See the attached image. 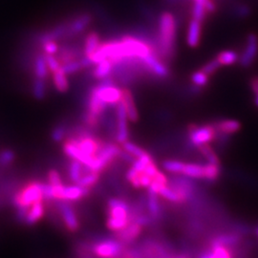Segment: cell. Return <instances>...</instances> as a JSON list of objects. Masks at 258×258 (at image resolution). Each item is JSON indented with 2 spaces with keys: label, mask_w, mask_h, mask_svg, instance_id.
Instances as JSON below:
<instances>
[{
  "label": "cell",
  "mask_w": 258,
  "mask_h": 258,
  "mask_svg": "<svg viewBox=\"0 0 258 258\" xmlns=\"http://www.w3.org/2000/svg\"><path fill=\"white\" fill-rule=\"evenodd\" d=\"M176 20L169 12H164L159 19V51L161 55L169 59L175 53Z\"/></svg>",
  "instance_id": "cell-1"
},
{
  "label": "cell",
  "mask_w": 258,
  "mask_h": 258,
  "mask_svg": "<svg viewBox=\"0 0 258 258\" xmlns=\"http://www.w3.org/2000/svg\"><path fill=\"white\" fill-rule=\"evenodd\" d=\"M47 177H48V184H50L51 185H53V186L63 184L61 176L59 174V172L56 171L55 169H51L48 172Z\"/></svg>",
  "instance_id": "cell-44"
},
{
  "label": "cell",
  "mask_w": 258,
  "mask_h": 258,
  "mask_svg": "<svg viewBox=\"0 0 258 258\" xmlns=\"http://www.w3.org/2000/svg\"><path fill=\"white\" fill-rule=\"evenodd\" d=\"M45 212H46V209L43 201L33 204L28 210L23 224L28 227H32L36 225L43 218V216L45 215Z\"/></svg>",
  "instance_id": "cell-15"
},
{
  "label": "cell",
  "mask_w": 258,
  "mask_h": 258,
  "mask_svg": "<svg viewBox=\"0 0 258 258\" xmlns=\"http://www.w3.org/2000/svg\"><path fill=\"white\" fill-rule=\"evenodd\" d=\"M249 86L252 93L254 94V96H258V77H253L250 79L249 82Z\"/></svg>",
  "instance_id": "cell-49"
},
{
  "label": "cell",
  "mask_w": 258,
  "mask_h": 258,
  "mask_svg": "<svg viewBox=\"0 0 258 258\" xmlns=\"http://www.w3.org/2000/svg\"><path fill=\"white\" fill-rule=\"evenodd\" d=\"M147 208L148 215L151 218V221H158L162 216V207L159 201V194L148 189Z\"/></svg>",
  "instance_id": "cell-16"
},
{
  "label": "cell",
  "mask_w": 258,
  "mask_h": 258,
  "mask_svg": "<svg viewBox=\"0 0 258 258\" xmlns=\"http://www.w3.org/2000/svg\"><path fill=\"white\" fill-rule=\"evenodd\" d=\"M92 90L107 105L116 106L121 101V89L115 86V83L109 78L102 80L101 83L93 87Z\"/></svg>",
  "instance_id": "cell-5"
},
{
  "label": "cell",
  "mask_w": 258,
  "mask_h": 258,
  "mask_svg": "<svg viewBox=\"0 0 258 258\" xmlns=\"http://www.w3.org/2000/svg\"><path fill=\"white\" fill-rule=\"evenodd\" d=\"M100 45H101V38L99 34L97 32H90L89 34H87L84 40V48H83L84 55L90 58L95 54V52L97 51V49Z\"/></svg>",
  "instance_id": "cell-22"
},
{
  "label": "cell",
  "mask_w": 258,
  "mask_h": 258,
  "mask_svg": "<svg viewBox=\"0 0 258 258\" xmlns=\"http://www.w3.org/2000/svg\"><path fill=\"white\" fill-rule=\"evenodd\" d=\"M53 197L54 200H59V201H66V202H74L82 200L83 198L87 197L91 190L90 188L83 187L78 184H72V185H55L53 186Z\"/></svg>",
  "instance_id": "cell-7"
},
{
  "label": "cell",
  "mask_w": 258,
  "mask_h": 258,
  "mask_svg": "<svg viewBox=\"0 0 258 258\" xmlns=\"http://www.w3.org/2000/svg\"><path fill=\"white\" fill-rule=\"evenodd\" d=\"M116 116H117V133H116V141L119 144H123L128 141L129 131L127 125V115L124 109L123 104L121 102L116 105Z\"/></svg>",
  "instance_id": "cell-11"
},
{
  "label": "cell",
  "mask_w": 258,
  "mask_h": 258,
  "mask_svg": "<svg viewBox=\"0 0 258 258\" xmlns=\"http://www.w3.org/2000/svg\"><path fill=\"white\" fill-rule=\"evenodd\" d=\"M83 174V164L77 160H72L68 166V175H69L70 181L73 184H76Z\"/></svg>",
  "instance_id": "cell-30"
},
{
  "label": "cell",
  "mask_w": 258,
  "mask_h": 258,
  "mask_svg": "<svg viewBox=\"0 0 258 258\" xmlns=\"http://www.w3.org/2000/svg\"><path fill=\"white\" fill-rule=\"evenodd\" d=\"M184 163L177 160H166L163 163V167L167 172L175 173V174H182Z\"/></svg>",
  "instance_id": "cell-35"
},
{
  "label": "cell",
  "mask_w": 258,
  "mask_h": 258,
  "mask_svg": "<svg viewBox=\"0 0 258 258\" xmlns=\"http://www.w3.org/2000/svg\"><path fill=\"white\" fill-rule=\"evenodd\" d=\"M34 72H35L36 78L37 79L45 80L48 77L49 69H48L46 61H45L44 54H40L36 56L35 64H34Z\"/></svg>",
  "instance_id": "cell-25"
},
{
  "label": "cell",
  "mask_w": 258,
  "mask_h": 258,
  "mask_svg": "<svg viewBox=\"0 0 258 258\" xmlns=\"http://www.w3.org/2000/svg\"><path fill=\"white\" fill-rule=\"evenodd\" d=\"M107 106L108 105L102 102V100L97 96V94L91 89V91L88 94L87 102H86L87 112L92 113L98 117H101L107 109Z\"/></svg>",
  "instance_id": "cell-19"
},
{
  "label": "cell",
  "mask_w": 258,
  "mask_h": 258,
  "mask_svg": "<svg viewBox=\"0 0 258 258\" xmlns=\"http://www.w3.org/2000/svg\"><path fill=\"white\" fill-rule=\"evenodd\" d=\"M209 78L210 77L208 75L205 74L203 71L199 70V71H196V72H194V74L191 75V82L196 87L201 88V87H205V86L208 85Z\"/></svg>",
  "instance_id": "cell-36"
},
{
  "label": "cell",
  "mask_w": 258,
  "mask_h": 258,
  "mask_svg": "<svg viewBox=\"0 0 258 258\" xmlns=\"http://www.w3.org/2000/svg\"><path fill=\"white\" fill-rule=\"evenodd\" d=\"M91 22H92V17L89 14L81 15L67 25L66 35L74 36L77 34H80L83 32Z\"/></svg>",
  "instance_id": "cell-18"
},
{
  "label": "cell",
  "mask_w": 258,
  "mask_h": 258,
  "mask_svg": "<svg viewBox=\"0 0 258 258\" xmlns=\"http://www.w3.org/2000/svg\"><path fill=\"white\" fill-rule=\"evenodd\" d=\"M208 15V12L204 8L202 5L199 3L194 2V7H192V19H196L200 22H203L206 19V17Z\"/></svg>",
  "instance_id": "cell-40"
},
{
  "label": "cell",
  "mask_w": 258,
  "mask_h": 258,
  "mask_svg": "<svg viewBox=\"0 0 258 258\" xmlns=\"http://www.w3.org/2000/svg\"><path fill=\"white\" fill-rule=\"evenodd\" d=\"M221 66H231L239 61V55L232 50H225L215 57Z\"/></svg>",
  "instance_id": "cell-26"
},
{
  "label": "cell",
  "mask_w": 258,
  "mask_h": 258,
  "mask_svg": "<svg viewBox=\"0 0 258 258\" xmlns=\"http://www.w3.org/2000/svg\"><path fill=\"white\" fill-rule=\"evenodd\" d=\"M60 69L63 71L65 75H72L79 72L80 70H82V66L80 63V60H73L70 62H67L64 64H61Z\"/></svg>",
  "instance_id": "cell-38"
},
{
  "label": "cell",
  "mask_w": 258,
  "mask_h": 258,
  "mask_svg": "<svg viewBox=\"0 0 258 258\" xmlns=\"http://www.w3.org/2000/svg\"><path fill=\"white\" fill-rule=\"evenodd\" d=\"M182 174L194 179H204L205 166L198 164H184Z\"/></svg>",
  "instance_id": "cell-27"
},
{
  "label": "cell",
  "mask_w": 258,
  "mask_h": 258,
  "mask_svg": "<svg viewBox=\"0 0 258 258\" xmlns=\"http://www.w3.org/2000/svg\"><path fill=\"white\" fill-rule=\"evenodd\" d=\"M121 92H122V97H121V101L120 102L124 106V109H125V112H126L128 120L130 121H132V122L138 121V109L136 107L135 100H134V97H133L132 93L127 88L121 89Z\"/></svg>",
  "instance_id": "cell-14"
},
{
  "label": "cell",
  "mask_w": 258,
  "mask_h": 258,
  "mask_svg": "<svg viewBox=\"0 0 258 258\" xmlns=\"http://www.w3.org/2000/svg\"><path fill=\"white\" fill-rule=\"evenodd\" d=\"M143 229L144 227L139 223L130 222L124 229L115 232V238L121 244L128 246L129 244L133 243L142 234Z\"/></svg>",
  "instance_id": "cell-12"
},
{
  "label": "cell",
  "mask_w": 258,
  "mask_h": 258,
  "mask_svg": "<svg viewBox=\"0 0 258 258\" xmlns=\"http://www.w3.org/2000/svg\"><path fill=\"white\" fill-rule=\"evenodd\" d=\"M194 1L202 5L206 11L208 12V14H212L216 10V6H215V3L213 2V0H194Z\"/></svg>",
  "instance_id": "cell-47"
},
{
  "label": "cell",
  "mask_w": 258,
  "mask_h": 258,
  "mask_svg": "<svg viewBox=\"0 0 258 258\" xmlns=\"http://www.w3.org/2000/svg\"><path fill=\"white\" fill-rule=\"evenodd\" d=\"M173 258H191L190 257V254L187 253V252H180V253H177L175 256H172Z\"/></svg>",
  "instance_id": "cell-51"
},
{
  "label": "cell",
  "mask_w": 258,
  "mask_h": 258,
  "mask_svg": "<svg viewBox=\"0 0 258 258\" xmlns=\"http://www.w3.org/2000/svg\"><path fill=\"white\" fill-rule=\"evenodd\" d=\"M237 14L239 17H242V18L247 17L249 14V9L246 6H240L239 8L237 9Z\"/></svg>",
  "instance_id": "cell-50"
},
{
  "label": "cell",
  "mask_w": 258,
  "mask_h": 258,
  "mask_svg": "<svg viewBox=\"0 0 258 258\" xmlns=\"http://www.w3.org/2000/svg\"><path fill=\"white\" fill-rule=\"evenodd\" d=\"M239 236L235 233H223L214 236L210 240L209 246H226V247H233L236 246L240 242Z\"/></svg>",
  "instance_id": "cell-20"
},
{
  "label": "cell",
  "mask_w": 258,
  "mask_h": 258,
  "mask_svg": "<svg viewBox=\"0 0 258 258\" xmlns=\"http://www.w3.org/2000/svg\"><path fill=\"white\" fill-rule=\"evenodd\" d=\"M120 258H146L139 249L138 247H128L125 246L122 250Z\"/></svg>",
  "instance_id": "cell-37"
},
{
  "label": "cell",
  "mask_w": 258,
  "mask_h": 258,
  "mask_svg": "<svg viewBox=\"0 0 258 258\" xmlns=\"http://www.w3.org/2000/svg\"><path fill=\"white\" fill-rule=\"evenodd\" d=\"M158 171H159V169H158V167H157L156 164L152 161V162H150V163L148 164V166L145 167V169H144L143 172L146 173L147 175L151 177V178L153 179V177L156 175V173Z\"/></svg>",
  "instance_id": "cell-48"
},
{
  "label": "cell",
  "mask_w": 258,
  "mask_h": 258,
  "mask_svg": "<svg viewBox=\"0 0 258 258\" xmlns=\"http://www.w3.org/2000/svg\"><path fill=\"white\" fill-rule=\"evenodd\" d=\"M144 63L147 66L149 71H151L153 74L159 78H167L169 75V70L164 62L161 61L159 56L154 53L151 52L149 55H147L142 59Z\"/></svg>",
  "instance_id": "cell-13"
},
{
  "label": "cell",
  "mask_w": 258,
  "mask_h": 258,
  "mask_svg": "<svg viewBox=\"0 0 258 258\" xmlns=\"http://www.w3.org/2000/svg\"><path fill=\"white\" fill-rule=\"evenodd\" d=\"M159 195L162 196L164 199H166L167 201L174 204H184V201L183 198L179 195V194L176 191L174 188H172L171 186H169L168 184L163 186L160 191Z\"/></svg>",
  "instance_id": "cell-29"
},
{
  "label": "cell",
  "mask_w": 258,
  "mask_h": 258,
  "mask_svg": "<svg viewBox=\"0 0 258 258\" xmlns=\"http://www.w3.org/2000/svg\"><path fill=\"white\" fill-rule=\"evenodd\" d=\"M88 243L93 254L97 258H120L125 247L116 238H97Z\"/></svg>",
  "instance_id": "cell-4"
},
{
  "label": "cell",
  "mask_w": 258,
  "mask_h": 258,
  "mask_svg": "<svg viewBox=\"0 0 258 258\" xmlns=\"http://www.w3.org/2000/svg\"><path fill=\"white\" fill-rule=\"evenodd\" d=\"M121 148L134 158H140V157L148 154V152L146 150H144L143 148H140L136 144H134L130 141H126L123 144H121Z\"/></svg>",
  "instance_id": "cell-33"
},
{
  "label": "cell",
  "mask_w": 258,
  "mask_h": 258,
  "mask_svg": "<svg viewBox=\"0 0 258 258\" xmlns=\"http://www.w3.org/2000/svg\"><path fill=\"white\" fill-rule=\"evenodd\" d=\"M106 227L111 231H120L131 222V207L120 198H110L107 201Z\"/></svg>",
  "instance_id": "cell-2"
},
{
  "label": "cell",
  "mask_w": 258,
  "mask_h": 258,
  "mask_svg": "<svg viewBox=\"0 0 258 258\" xmlns=\"http://www.w3.org/2000/svg\"><path fill=\"white\" fill-rule=\"evenodd\" d=\"M258 56V36L250 33L247 37L244 51L239 56V63L243 68H249Z\"/></svg>",
  "instance_id": "cell-9"
},
{
  "label": "cell",
  "mask_w": 258,
  "mask_h": 258,
  "mask_svg": "<svg viewBox=\"0 0 258 258\" xmlns=\"http://www.w3.org/2000/svg\"><path fill=\"white\" fill-rule=\"evenodd\" d=\"M96 68L93 71V77L97 80H104L110 77L114 63L110 61L109 59L102 60V62L96 64Z\"/></svg>",
  "instance_id": "cell-24"
},
{
  "label": "cell",
  "mask_w": 258,
  "mask_h": 258,
  "mask_svg": "<svg viewBox=\"0 0 258 258\" xmlns=\"http://www.w3.org/2000/svg\"><path fill=\"white\" fill-rule=\"evenodd\" d=\"M40 201H43L41 182L28 183L14 194L12 198V202L15 208H29L33 204Z\"/></svg>",
  "instance_id": "cell-3"
},
{
  "label": "cell",
  "mask_w": 258,
  "mask_h": 258,
  "mask_svg": "<svg viewBox=\"0 0 258 258\" xmlns=\"http://www.w3.org/2000/svg\"><path fill=\"white\" fill-rule=\"evenodd\" d=\"M55 212L58 213L65 230L69 232H77L81 228V222L77 215L74 207L70 202L55 200Z\"/></svg>",
  "instance_id": "cell-6"
},
{
  "label": "cell",
  "mask_w": 258,
  "mask_h": 258,
  "mask_svg": "<svg viewBox=\"0 0 258 258\" xmlns=\"http://www.w3.org/2000/svg\"><path fill=\"white\" fill-rule=\"evenodd\" d=\"M53 82L58 92L65 93L69 89V82L67 80V75L59 68L55 73H53Z\"/></svg>",
  "instance_id": "cell-28"
},
{
  "label": "cell",
  "mask_w": 258,
  "mask_h": 258,
  "mask_svg": "<svg viewBox=\"0 0 258 258\" xmlns=\"http://www.w3.org/2000/svg\"><path fill=\"white\" fill-rule=\"evenodd\" d=\"M188 137L191 144L195 147L209 145L216 137V129L213 124H204L198 126L197 124H189L187 127Z\"/></svg>",
  "instance_id": "cell-8"
},
{
  "label": "cell",
  "mask_w": 258,
  "mask_h": 258,
  "mask_svg": "<svg viewBox=\"0 0 258 258\" xmlns=\"http://www.w3.org/2000/svg\"><path fill=\"white\" fill-rule=\"evenodd\" d=\"M83 122L85 125H87L89 128H96L100 123V117L94 115L92 113L85 112L83 115Z\"/></svg>",
  "instance_id": "cell-39"
},
{
  "label": "cell",
  "mask_w": 258,
  "mask_h": 258,
  "mask_svg": "<svg viewBox=\"0 0 258 258\" xmlns=\"http://www.w3.org/2000/svg\"><path fill=\"white\" fill-rule=\"evenodd\" d=\"M221 175V167L220 165H212L208 164L205 166V176L204 179L209 182L216 181Z\"/></svg>",
  "instance_id": "cell-31"
},
{
  "label": "cell",
  "mask_w": 258,
  "mask_h": 258,
  "mask_svg": "<svg viewBox=\"0 0 258 258\" xmlns=\"http://www.w3.org/2000/svg\"><path fill=\"white\" fill-rule=\"evenodd\" d=\"M214 127L216 132L223 135H231L238 132L241 129V122L236 120H223L215 122Z\"/></svg>",
  "instance_id": "cell-21"
},
{
  "label": "cell",
  "mask_w": 258,
  "mask_h": 258,
  "mask_svg": "<svg viewBox=\"0 0 258 258\" xmlns=\"http://www.w3.org/2000/svg\"><path fill=\"white\" fill-rule=\"evenodd\" d=\"M202 35V22L191 19L189 21L188 28H187V35H186V42L188 46L191 48H196L199 45Z\"/></svg>",
  "instance_id": "cell-17"
},
{
  "label": "cell",
  "mask_w": 258,
  "mask_h": 258,
  "mask_svg": "<svg viewBox=\"0 0 258 258\" xmlns=\"http://www.w3.org/2000/svg\"><path fill=\"white\" fill-rule=\"evenodd\" d=\"M199 150H200L201 154L206 158L208 164L220 165V160H219V158L216 155V153L214 152V150H213L209 145H204V146L199 147Z\"/></svg>",
  "instance_id": "cell-32"
},
{
  "label": "cell",
  "mask_w": 258,
  "mask_h": 258,
  "mask_svg": "<svg viewBox=\"0 0 258 258\" xmlns=\"http://www.w3.org/2000/svg\"><path fill=\"white\" fill-rule=\"evenodd\" d=\"M66 133H67V132H66V129H65L63 125H57V126L55 127L54 130L52 131V139H53L54 142L59 143V142H61V141L63 140L65 135H66Z\"/></svg>",
  "instance_id": "cell-45"
},
{
  "label": "cell",
  "mask_w": 258,
  "mask_h": 258,
  "mask_svg": "<svg viewBox=\"0 0 258 258\" xmlns=\"http://www.w3.org/2000/svg\"><path fill=\"white\" fill-rule=\"evenodd\" d=\"M85 169L86 170H84V166H83V174L76 184L86 188H91L95 184H98L100 180V173L90 171L86 166H85Z\"/></svg>",
  "instance_id": "cell-23"
},
{
  "label": "cell",
  "mask_w": 258,
  "mask_h": 258,
  "mask_svg": "<svg viewBox=\"0 0 258 258\" xmlns=\"http://www.w3.org/2000/svg\"><path fill=\"white\" fill-rule=\"evenodd\" d=\"M16 154L14 151L6 149L0 152V166H8L15 161Z\"/></svg>",
  "instance_id": "cell-41"
},
{
  "label": "cell",
  "mask_w": 258,
  "mask_h": 258,
  "mask_svg": "<svg viewBox=\"0 0 258 258\" xmlns=\"http://www.w3.org/2000/svg\"><path fill=\"white\" fill-rule=\"evenodd\" d=\"M121 150L122 148L119 147L117 144H113V143L102 144V148H100L99 152L96 155L102 166V170L106 169L108 166L114 162L116 158H119Z\"/></svg>",
  "instance_id": "cell-10"
},
{
  "label": "cell",
  "mask_w": 258,
  "mask_h": 258,
  "mask_svg": "<svg viewBox=\"0 0 258 258\" xmlns=\"http://www.w3.org/2000/svg\"><path fill=\"white\" fill-rule=\"evenodd\" d=\"M33 94H34L35 98L38 101H41L45 98V95H46L45 80L36 78L34 84H33Z\"/></svg>",
  "instance_id": "cell-34"
},
{
  "label": "cell",
  "mask_w": 258,
  "mask_h": 258,
  "mask_svg": "<svg viewBox=\"0 0 258 258\" xmlns=\"http://www.w3.org/2000/svg\"><path fill=\"white\" fill-rule=\"evenodd\" d=\"M44 57H45V61H46L49 72H51L52 74L55 73V71H57L60 68L61 64L59 63L58 59L55 57L54 55H50V54H44Z\"/></svg>",
  "instance_id": "cell-42"
},
{
  "label": "cell",
  "mask_w": 258,
  "mask_h": 258,
  "mask_svg": "<svg viewBox=\"0 0 258 258\" xmlns=\"http://www.w3.org/2000/svg\"><path fill=\"white\" fill-rule=\"evenodd\" d=\"M42 49L45 54L54 55L58 51V46L55 43V40H50V41H46V42L42 43Z\"/></svg>",
  "instance_id": "cell-46"
},
{
  "label": "cell",
  "mask_w": 258,
  "mask_h": 258,
  "mask_svg": "<svg viewBox=\"0 0 258 258\" xmlns=\"http://www.w3.org/2000/svg\"><path fill=\"white\" fill-rule=\"evenodd\" d=\"M220 67H221V65L218 62V60L216 58H214L204 65L203 67L201 68V71H203L205 74H207L210 77L214 74Z\"/></svg>",
  "instance_id": "cell-43"
},
{
  "label": "cell",
  "mask_w": 258,
  "mask_h": 258,
  "mask_svg": "<svg viewBox=\"0 0 258 258\" xmlns=\"http://www.w3.org/2000/svg\"><path fill=\"white\" fill-rule=\"evenodd\" d=\"M257 234H258V230H257Z\"/></svg>",
  "instance_id": "cell-52"
}]
</instances>
